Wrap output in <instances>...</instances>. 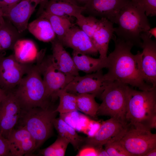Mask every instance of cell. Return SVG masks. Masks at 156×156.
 Returning a JSON list of instances; mask_svg holds the SVG:
<instances>
[{
    "label": "cell",
    "mask_w": 156,
    "mask_h": 156,
    "mask_svg": "<svg viewBox=\"0 0 156 156\" xmlns=\"http://www.w3.org/2000/svg\"><path fill=\"white\" fill-rule=\"evenodd\" d=\"M27 29L33 36L40 41L51 42L56 38V35L49 21L40 16L28 23Z\"/></svg>",
    "instance_id": "7402d4cb"
},
{
    "label": "cell",
    "mask_w": 156,
    "mask_h": 156,
    "mask_svg": "<svg viewBox=\"0 0 156 156\" xmlns=\"http://www.w3.org/2000/svg\"><path fill=\"white\" fill-rule=\"evenodd\" d=\"M90 120L87 116L81 114L75 129L84 133L87 128Z\"/></svg>",
    "instance_id": "e575fe53"
},
{
    "label": "cell",
    "mask_w": 156,
    "mask_h": 156,
    "mask_svg": "<svg viewBox=\"0 0 156 156\" xmlns=\"http://www.w3.org/2000/svg\"><path fill=\"white\" fill-rule=\"evenodd\" d=\"M141 47L143 49L141 61L142 72L145 82L156 87V41L153 40L146 32L140 36Z\"/></svg>",
    "instance_id": "7c38bea8"
},
{
    "label": "cell",
    "mask_w": 156,
    "mask_h": 156,
    "mask_svg": "<svg viewBox=\"0 0 156 156\" xmlns=\"http://www.w3.org/2000/svg\"><path fill=\"white\" fill-rule=\"evenodd\" d=\"M95 148L97 151L98 156H109L106 151L103 149V147Z\"/></svg>",
    "instance_id": "f35d334b"
},
{
    "label": "cell",
    "mask_w": 156,
    "mask_h": 156,
    "mask_svg": "<svg viewBox=\"0 0 156 156\" xmlns=\"http://www.w3.org/2000/svg\"><path fill=\"white\" fill-rule=\"evenodd\" d=\"M72 58L78 70L91 73L107 68V57L95 58L87 55L73 51Z\"/></svg>",
    "instance_id": "44dd1931"
},
{
    "label": "cell",
    "mask_w": 156,
    "mask_h": 156,
    "mask_svg": "<svg viewBox=\"0 0 156 156\" xmlns=\"http://www.w3.org/2000/svg\"><path fill=\"white\" fill-rule=\"evenodd\" d=\"M76 18L77 25L92 39L98 25L99 19L91 16H85L82 14Z\"/></svg>",
    "instance_id": "f546056e"
},
{
    "label": "cell",
    "mask_w": 156,
    "mask_h": 156,
    "mask_svg": "<svg viewBox=\"0 0 156 156\" xmlns=\"http://www.w3.org/2000/svg\"><path fill=\"white\" fill-rule=\"evenodd\" d=\"M104 145L109 156H133L121 144L119 140L111 139Z\"/></svg>",
    "instance_id": "4dcf8cb0"
},
{
    "label": "cell",
    "mask_w": 156,
    "mask_h": 156,
    "mask_svg": "<svg viewBox=\"0 0 156 156\" xmlns=\"http://www.w3.org/2000/svg\"><path fill=\"white\" fill-rule=\"evenodd\" d=\"M85 9L84 6L79 5L72 0H48L43 11L71 20L81 14Z\"/></svg>",
    "instance_id": "d6986e66"
},
{
    "label": "cell",
    "mask_w": 156,
    "mask_h": 156,
    "mask_svg": "<svg viewBox=\"0 0 156 156\" xmlns=\"http://www.w3.org/2000/svg\"><path fill=\"white\" fill-rule=\"evenodd\" d=\"M8 140L11 156L31 155L36 151V142L24 127L18 126L8 135Z\"/></svg>",
    "instance_id": "9a60e30c"
},
{
    "label": "cell",
    "mask_w": 156,
    "mask_h": 156,
    "mask_svg": "<svg viewBox=\"0 0 156 156\" xmlns=\"http://www.w3.org/2000/svg\"><path fill=\"white\" fill-rule=\"evenodd\" d=\"M133 156H144L156 148V134L151 130L136 129L129 125L119 140Z\"/></svg>",
    "instance_id": "9c48e42d"
},
{
    "label": "cell",
    "mask_w": 156,
    "mask_h": 156,
    "mask_svg": "<svg viewBox=\"0 0 156 156\" xmlns=\"http://www.w3.org/2000/svg\"><path fill=\"white\" fill-rule=\"evenodd\" d=\"M0 156H11L9 145L7 139L0 133Z\"/></svg>",
    "instance_id": "836d02e7"
},
{
    "label": "cell",
    "mask_w": 156,
    "mask_h": 156,
    "mask_svg": "<svg viewBox=\"0 0 156 156\" xmlns=\"http://www.w3.org/2000/svg\"><path fill=\"white\" fill-rule=\"evenodd\" d=\"M33 65L20 62L13 53L0 57V87L6 93L12 91Z\"/></svg>",
    "instance_id": "ba28073f"
},
{
    "label": "cell",
    "mask_w": 156,
    "mask_h": 156,
    "mask_svg": "<svg viewBox=\"0 0 156 156\" xmlns=\"http://www.w3.org/2000/svg\"><path fill=\"white\" fill-rule=\"evenodd\" d=\"M111 22L118 25L114 28L117 37L140 47L142 43L141 34L151 28L144 10L131 0L121 9Z\"/></svg>",
    "instance_id": "3957f363"
},
{
    "label": "cell",
    "mask_w": 156,
    "mask_h": 156,
    "mask_svg": "<svg viewBox=\"0 0 156 156\" xmlns=\"http://www.w3.org/2000/svg\"><path fill=\"white\" fill-rule=\"evenodd\" d=\"M129 126L128 124L111 117L101 124L94 136L85 138L84 142L86 145L95 148L103 147L107 142L112 139H120Z\"/></svg>",
    "instance_id": "5bb4252c"
},
{
    "label": "cell",
    "mask_w": 156,
    "mask_h": 156,
    "mask_svg": "<svg viewBox=\"0 0 156 156\" xmlns=\"http://www.w3.org/2000/svg\"><path fill=\"white\" fill-rule=\"evenodd\" d=\"M146 32L150 36L151 38L153 36L156 38V27L152 28H150L149 30L146 31Z\"/></svg>",
    "instance_id": "ab89813d"
},
{
    "label": "cell",
    "mask_w": 156,
    "mask_h": 156,
    "mask_svg": "<svg viewBox=\"0 0 156 156\" xmlns=\"http://www.w3.org/2000/svg\"><path fill=\"white\" fill-rule=\"evenodd\" d=\"M39 16L49 21L57 38L59 41L62 39L69 29L74 25L71 20L68 18L49 14L44 11Z\"/></svg>",
    "instance_id": "484cf974"
},
{
    "label": "cell",
    "mask_w": 156,
    "mask_h": 156,
    "mask_svg": "<svg viewBox=\"0 0 156 156\" xmlns=\"http://www.w3.org/2000/svg\"><path fill=\"white\" fill-rule=\"evenodd\" d=\"M57 96L60 99V103L55 109L56 112L60 114L79 111L76 95L62 90L58 92Z\"/></svg>",
    "instance_id": "83f0119b"
},
{
    "label": "cell",
    "mask_w": 156,
    "mask_h": 156,
    "mask_svg": "<svg viewBox=\"0 0 156 156\" xmlns=\"http://www.w3.org/2000/svg\"><path fill=\"white\" fill-rule=\"evenodd\" d=\"M101 124L99 122L90 120L88 127L84 133L88 137L94 136L99 129Z\"/></svg>",
    "instance_id": "8d00e7d4"
},
{
    "label": "cell",
    "mask_w": 156,
    "mask_h": 156,
    "mask_svg": "<svg viewBox=\"0 0 156 156\" xmlns=\"http://www.w3.org/2000/svg\"><path fill=\"white\" fill-rule=\"evenodd\" d=\"M76 96L77 106L79 111L95 117L99 106L95 100L96 95L93 94L82 93Z\"/></svg>",
    "instance_id": "4316f807"
},
{
    "label": "cell",
    "mask_w": 156,
    "mask_h": 156,
    "mask_svg": "<svg viewBox=\"0 0 156 156\" xmlns=\"http://www.w3.org/2000/svg\"><path fill=\"white\" fill-rule=\"evenodd\" d=\"M140 5L147 16L156 15V0H131Z\"/></svg>",
    "instance_id": "1f68e13d"
},
{
    "label": "cell",
    "mask_w": 156,
    "mask_h": 156,
    "mask_svg": "<svg viewBox=\"0 0 156 156\" xmlns=\"http://www.w3.org/2000/svg\"><path fill=\"white\" fill-rule=\"evenodd\" d=\"M21 0H0V5L3 15L10 8Z\"/></svg>",
    "instance_id": "74e56055"
},
{
    "label": "cell",
    "mask_w": 156,
    "mask_h": 156,
    "mask_svg": "<svg viewBox=\"0 0 156 156\" xmlns=\"http://www.w3.org/2000/svg\"><path fill=\"white\" fill-rule=\"evenodd\" d=\"M126 120L135 128L151 130L156 128V87L138 90L129 87Z\"/></svg>",
    "instance_id": "7a4b0ae2"
},
{
    "label": "cell",
    "mask_w": 156,
    "mask_h": 156,
    "mask_svg": "<svg viewBox=\"0 0 156 156\" xmlns=\"http://www.w3.org/2000/svg\"><path fill=\"white\" fill-rule=\"evenodd\" d=\"M130 0H89L84 6L89 16L105 18L111 21Z\"/></svg>",
    "instance_id": "e0dca14e"
},
{
    "label": "cell",
    "mask_w": 156,
    "mask_h": 156,
    "mask_svg": "<svg viewBox=\"0 0 156 156\" xmlns=\"http://www.w3.org/2000/svg\"><path fill=\"white\" fill-rule=\"evenodd\" d=\"M57 113L49 107L22 109L16 125L25 127L30 133L35 141L36 150L50 136Z\"/></svg>",
    "instance_id": "5b68a950"
},
{
    "label": "cell",
    "mask_w": 156,
    "mask_h": 156,
    "mask_svg": "<svg viewBox=\"0 0 156 156\" xmlns=\"http://www.w3.org/2000/svg\"><path fill=\"white\" fill-rule=\"evenodd\" d=\"M109 82L106 81L102 70L95 73L75 76L63 89L76 95L82 93L101 95Z\"/></svg>",
    "instance_id": "30bf717a"
},
{
    "label": "cell",
    "mask_w": 156,
    "mask_h": 156,
    "mask_svg": "<svg viewBox=\"0 0 156 156\" xmlns=\"http://www.w3.org/2000/svg\"><path fill=\"white\" fill-rule=\"evenodd\" d=\"M156 156V148H154L147 153L144 156Z\"/></svg>",
    "instance_id": "ee69618b"
},
{
    "label": "cell",
    "mask_w": 156,
    "mask_h": 156,
    "mask_svg": "<svg viewBox=\"0 0 156 156\" xmlns=\"http://www.w3.org/2000/svg\"><path fill=\"white\" fill-rule=\"evenodd\" d=\"M48 0H21L4 14L6 18L21 34L27 29L28 21L39 4H44Z\"/></svg>",
    "instance_id": "4fadbf2b"
},
{
    "label": "cell",
    "mask_w": 156,
    "mask_h": 156,
    "mask_svg": "<svg viewBox=\"0 0 156 156\" xmlns=\"http://www.w3.org/2000/svg\"><path fill=\"white\" fill-rule=\"evenodd\" d=\"M79 5L84 6L89 0H72Z\"/></svg>",
    "instance_id": "b9f144b4"
},
{
    "label": "cell",
    "mask_w": 156,
    "mask_h": 156,
    "mask_svg": "<svg viewBox=\"0 0 156 156\" xmlns=\"http://www.w3.org/2000/svg\"><path fill=\"white\" fill-rule=\"evenodd\" d=\"M113 23L105 18H101L92 40L101 58H106L109 41L114 35Z\"/></svg>",
    "instance_id": "ac0fdd59"
},
{
    "label": "cell",
    "mask_w": 156,
    "mask_h": 156,
    "mask_svg": "<svg viewBox=\"0 0 156 156\" xmlns=\"http://www.w3.org/2000/svg\"><path fill=\"white\" fill-rule=\"evenodd\" d=\"M12 91L22 109L36 107L45 109L49 107L50 101L51 102L36 64Z\"/></svg>",
    "instance_id": "277c9868"
},
{
    "label": "cell",
    "mask_w": 156,
    "mask_h": 156,
    "mask_svg": "<svg viewBox=\"0 0 156 156\" xmlns=\"http://www.w3.org/2000/svg\"><path fill=\"white\" fill-rule=\"evenodd\" d=\"M22 109L12 91L0 104V133L6 138L17 125Z\"/></svg>",
    "instance_id": "8fae6325"
},
{
    "label": "cell",
    "mask_w": 156,
    "mask_h": 156,
    "mask_svg": "<svg viewBox=\"0 0 156 156\" xmlns=\"http://www.w3.org/2000/svg\"><path fill=\"white\" fill-rule=\"evenodd\" d=\"M20 34L8 21L0 27V57L5 56L6 52L13 50Z\"/></svg>",
    "instance_id": "603a6c76"
},
{
    "label": "cell",
    "mask_w": 156,
    "mask_h": 156,
    "mask_svg": "<svg viewBox=\"0 0 156 156\" xmlns=\"http://www.w3.org/2000/svg\"><path fill=\"white\" fill-rule=\"evenodd\" d=\"M53 125L59 136L68 140L75 150L84 142L85 138L79 135L75 129L60 117L54 120Z\"/></svg>",
    "instance_id": "cb8c5ba5"
},
{
    "label": "cell",
    "mask_w": 156,
    "mask_h": 156,
    "mask_svg": "<svg viewBox=\"0 0 156 156\" xmlns=\"http://www.w3.org/2000/svg\"><path fill=\"white\" fill-rule=\"evenodd\" d=\"M77 111L64 114H60V117L75 129L81 114Z\"/></svg>",
    "instance_id": "d6a6232c"
},
{
    "label": "cell",
    "mask_w": 156,
    "mask_h": 156,
    "mask_svg": "<svg viewBox=\"0 0 156 156\" xmlns=\"http://www.w3.org/2000/svg\"><path fill=\"white\" fill-rule=\"evenodd\" d=\"M5 21L3 12L0 5V27L5 24Z\"/></svg>",
    "instance_id": "60d3db41"
},
{
    "label": "cell",
    "mask_w": 156,
    "mask_h": 156,
    "mask_svg": "<svg viewBox=\"0 0 156 156\" xmlns=\"http://www.w3.org/2000/svg\"><path fill=\"white\" fill-rule=\"evenodd\" d=\"M13 54L20 62L28 63L34 62L38 52L34 42L29 40L19 39L15 45Z\"/></svg>",
    "instance_id": "d4e9b609"
},
{
    "label": "cell",
    "mask_w": 156,
    "mask_h": 156,
    "mask_svg": "<svg viewBox=\"0 0 156 156\" xmlns=\"http://www.w3.org/2000/svg\"><path fill=\"white\" fill-rule=\"evenodd\" d=\"M45 52L37 55L36 61L45 86L47 94L51 102L58 98L57 94L63 90L75 76L60 70L55 65L52 55L45 56Z\"/></svg>",
    "instance_id": "52a82bcc"
},
{
    "label": "cell",
    "mask_w": 156,
    "mask_h": 156,
    "mask_svg": "<svg viewBox=\"0 0 156 156\" xmlns=\"http://www.w3.org/2000/svg\"><path fill=\"white\" fill-rule=\"evenodd\" d=\"M77 156H98L96 148L92 146L86 145L82 147L76 155Z\"/></svg>",
    "instance_id": "d590c367"
},
{
    "label": "cell",
    "mask_w": 156,
    "mask_h": 156,
    "mask_svg": "<svg viewBox=\"0 0 156 156\" xmlns=\"http://www.w3.org/2000/svg\"><path fill=\"white\" fill-rule=\"evenodd\" d=\"M7 93L0 87V104L5 97Z\"/></svg>",
    "instance_id": "7bdbcfd3"
},
{
    "label": "cell",
    "mask_w": 156,
    "mask_h": 156,
    "mask_svg": "<svg viewBox=\"0 0 156 156\" xmlns=\"http://www.w3.org/2000/svg\"><path fill=\"white\" fill-rule=\"evenodd\" d=\"M115 44L114 51L107 57L108 71L104 74L108 81H118L140 90H147L153 88L144 81L142 72L141 61L142 53L138 51L133 54L131 50L133 46L115 36L112 38Z\"/></svg>",
    "instance_id": "6da1fadb"
},
{
    "label": "cell",
    "mask_w": 156,
    "mask_h": 156,
    "mask_svg": "<svg viewBox=\"0 0 156 156\" xmlns=\"http://www.w3.org/2000/svg\"><path fill=\"white\" fill-rule=\"evenodd\" d=\"M52 56L55 65L62 72L74 76L79 75L72 57L65 50L64 46L57 38L51 42Z\"/></svg>",
    "instance_id": "ffe728a7"
},
{
    "label": "cell",
    "mask_w": 156,
    "mask_h": 156,
    "mask_svg": "<svg viewBox=\"0 0 156 156\" xmlns=\"http://www.w3.org/2000/svg\"><path fill=\"white\" fill-rule=\"evenodd\" d=\"M69 141L59 136L55 142L47 148L40 150L39 154L44 156H64Z\"/></svg>",
    "instance_id": "f1b7e54d"
},
{
    "label": "cell",
    "mask_w": 156,
    "mask_h": 156,
    "mask_svg": "<svg viewBox=\"0 0 156 156\" xmlns=\"http://www.w3.org/2000/svg\"><path fill=\"white\" fill-rule=\"evenodd\" d=\"M59 41L64 47L70 48L78 52L93 55L98 53L90 37L79 27L74 25Z\"/></svg>",
    "instance_id": "2e32d148"
},
{
    "label": "cell",
    "mask_w": 156,
    "mask_h": 156,
    "mask_svg": "<svg viewBox=\"0 0 156 156\" xmlns=\"http://www.w3.org/2000/svg\"><path fill=\"white\" fill-rule=\"evenodd\" d=\"M129 87L118 81L109 82L100 95L102 102L96 116H109L127 124L126 113Z\"/></svg>",
    "instance_id": "8992f818"
}]
</instances>
